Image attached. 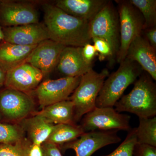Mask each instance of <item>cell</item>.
<instances>
[{
	"label": "cell",
	"instance_id": "obj_1",
	"mask_svg": "<svg viewBox=\"0 0 156 156\" xmlns=\"http://www.w3.org/2000/svg\"><path fill=\"white\" fill-rule=\"evenodd\" d=\"M44 24L50 39L66 47H83L92 37L89 21L67 14L52 4H42Z\"/></svg>",
	"mask_w": 156,
	"mask_h": 156
},
{
	"label": "cell",
	"instance_id": "obj_2",
	"mask_svg": "<svg viewBox=\"0 0 156 156\" xmlns=\"http://www.w3.org/2000/svg\"><path fill=\"white\" fill-rule=\"evenodd\" d=\"M151 76L143 72L134 82V87L115 104L118 112H128L139 118H149L156 115V84Z\"/></svg>",
	"mask_w": 156,
	"mask_h": 156
},
{
	"label": "cell",
	"instance_id": "obj_3",
	"mask_svg": "<svg viewBox=\"0 0 156 156\" xmlns=\"http://www.w3.org/2000/svg\"><path fill=\"white\" fill-rule=\"evenodd\" d=\"M143 71L137 62L126 57L118 69L105 79L96 99V107H113Z\"/></svg>",
	"mask_w": 156,
	"mask_h": 156
},
{
	"label": "cell",
	"instance_id": "obj_4",
	"mask_svg": "<svg viewBox=\"0 0 156 156\" xmlns=\"http://www.w3.org/2000/svg\"><path fill=\"white\" fill-rule=\"evenodd\" d=\"M109 75L108 70L105 69L100 73L91 69L81 76L79 85L69 98L74 105L75 122L96 107V99Z\"/></svg>",
	"mask_w": 156,
	"mask_h": 156
},
{
	"label": "cell",
	"instance_id": "obj_5",
	"mask_svg": "<svg viewBox=\"0 0 156 156\" xmlns=\"http://www.w3.org/2000/svg\"><path fill=\"white\" fill-rule=\"evenodd\" d=\"M120 25V47L116 59L121 63L127 56L129 46L142 33L144 21L141 13L129 1H115Z\"/></svg>",
	"mask_w": 156,
	"mask_h": 156
},
{
	"label": "cell",
	"instance_id": "obj_6",
	"mask_svg": "<svg viewBox=\"0 0 156 156\" xmlns=\"http://www.w3.org/2000/svg\"><path fill=\"white\" fill-rule=\"evenodd\" d=\"M89 24L92 39L98 38L108 42L116 58L120 47V25L118 11L112 2L109 1Z\"/></svg>",
	"mask_w": 156,
	"mask_h": 156
},
{
	"label": "cell",
	"instance_id": "obj_7",
	"mask_svg": "<svg viewBox=\"0 0 156 156\" xmlns=\"http://www.w3.org/2000/svg\"><path fill=\"white\" fill-rule=\"evenodd\" d=\"M131 117L118 112L113 107H95L84 115L80 126L84 132L98 131L131 130Z\"/></svg>",
	"mask_w": 156,
	"mask_h": 156
},
{
	"label": "cell",
	"instance_id": "obj_8",
	"mask_svg": "<svg viewBox=\"0 0 156 156\" xmlns=\"http://www.w3.org/2000/svg\"><path fill=\"white\" fill-rule=\"evenodd\" d=\"M38 11L29 1L1 0L0 26L11 27L39 23Z\"/></svg>",
	"mask_w": 156,
	"mask_h": 156
},
{
	"label": "cell",
	"instance_id": "obj_9",
	"mask_svg": "<svg viewBox=\"0 0 156 156\" xmlns=\"http://www.w3.org/2000/svg\"><path fill=\"white\" fill-rule=\"evenodd\" d=\"M79 77H63L42 82L34 90L42 109L57 102L67 100L80 81Z\"/></svg>",
	"mask_w": 156,
	"mask_h": 156
},
{
	"label": "cell",
	"instance_id": "obj_10",
	"mask_svg": "<svg viewBox=\"0 0 156 156\" xmlns=\"http://www.w3.org/2000/svg\"><path fill=\"white\" fill-rule=\"evenodd\" d=\"M118 131H98L85 132L78 138L63 144L64 150H73L76 156H91L101 148L118 143L121 138Z\"/></svg>",
	"mask_w": 156,
	"mask_h": 156
},
{
	"label": "cell",
	"instance_id": "obj_11",
	"mask_svg": "<svg viewBox=\"0 0 156 156\" xmlns=\"http://www.w3.org/2000/svg\"><path fill=\"white\" fill-rule=\"evenodd\" d=\"M34 106L28 94L7 88L0 92V111L11 121L25 119L33 112Z\"/></svg>",
	"mask_w": 156,
	"mask_h": 156
},
{
	"label": "cell",
	"instance_id": "obj_12",
	"mask_svg": "<svg viewBox=\"0 0 156 156\" xmlns=\"http://www.w3.org/2000/svg\"><path fill=\"white\" fill-rule=\"evenodd\" d=\"M44 76L41 72L27 62H24L6 73L4 86L28 94L35 90Z\"/></svg>",
	"mask_w": 156,
	"mask_h": 156
},
{
	"label": "cell",
	"instance_id": "obj_13",
	"mask_svg": "<svg viewBox=\"0 0 156 156\" xmlns=\"http://www.w3.org/2000/svg\"><path fill=\"white\" fill-rule=\"evenodd\" d=\"M65 47L51 39L45 40L37 45L25 62L40 70L44 76L47 75L56 68Z\"/></svg>",
	"mask_w": 156,
	"mask_h": 156
},
{
	"label": "cell",
	"instance_id": "obj_14",
	"mask_svg": "<svg viewBox=\"0 0 156 156\" xmlns=\"http://www.w3.org/2000/svg\"><path fill=\"white\" fill-rule=\"evenodd\" d=\"M4 41L23 46H34L50 39L44 23L2 27Z\"/></svg>",
	"mask_w": 156,
	"mask_h": 156
},
{
	"label": "cell",
	"instance_id": "obj_15",
	"mask_svg": "<svg viewBox=\"0 0 156 156\" xmlns=\"http://www.w3.org/2000/svg\"><path fill=\"white\" fill-rule=\"evenodd\" d=\"M126 57L137 62L154 81L156 80V50L142 33L131 43Z\"/></svg>",
	"mask_w": 156,
	"mask_h": 156
},
{
	"label": "cell",
	"instance_id": "obj_16",
	"mask_svg": "<svg viewBox=\"0 0 156 156\" xmlns=\"http://www.w3.org/2000/svg\"><path fill=\"white\" fill-rule=\"evenodd\" d=\"M56 68L64 77H79L92 69L82 54V47H66L62 50Z\"/></svg>",
	"mask_w": 156,
	"mask_h": 156
},
{
	"label": "cell",
	"instance_id": "obj_17",
	"mask_svg": "<svg viewBox=\"0 0 156 156\" xmlns=\"http://www.w3.org/2000/svg\"><path fill=\"white\" fill-rule=\"evenodd\" d=\"M107 0H57L54 5L67 14L90 22L107 4Z\"/></svg>",
	"mask_w": 156,
	"mask_h": 156
},
{
	"label": "cell",
	"instance_id": "obj_18",
	"mask_svg": "<svg viewBox=\"0 0 156 156\" xmlns=\"http://www.w3.org/2000/svg\"><path fill=\"white\" fill-rule=\"evenodd\" d=\"M37 45L20 46L4 41L0 43V68L6 73L24 63Z\"/></svg>",
	"mask_w": 156,
	"mask_h": 156
},
{
	"label": "cell",
	"instance_id": "obj_19",
	"mask_svg": "<svg viewBox=\"0 0 156 156\" xmlns=\"http://www.w3.org/2000/svg\"><path fill=\"white\" fill-rule=\"evenodd\" d=\"M73 103L69 98L44 108L41 111L34 112L53 125L76 124L74 120Z\"/></svg>",
	"mask_w": 156,
	"mask_h": 156
},
{
	"label": "cell",
	"instance_id": "obj_20",
	"mask_svg": "<svg viewBox=\"0 0 156 156\" xmlns=\"http://www.w3.org/2000/svg\"><path fill=\"white\" fill-rule=\"evenodd\" d=\"M23 125L32 143L39 145L46 142L54 126L36 115L25 119Z\"/></svg>",
	"mask_w": 156,
	"mask_h": 156
},
{
	"label": "cell",
	"instance_id": "obj_21",
	"mask_svg": "<svg viewBox=\"0 0 156 156\" xmlns=\"http://www.w3.org/2000/svg\"><path fill=\"white\" fill-rule=\"evenodd\" d=\"M84 133L80 126L76 124L55 125L46 142L62 145L75 140Z\"/></svg>",
	"mask_w": 156,
	"mask_h": 156
},
{
	"label": "cell",
	"instance_id": "obj_22",
	"mask_svg": "<svg viewBox=\"0 0 156 156\" xmlns=\"http://www.w3.org/2000/svg\"><path fill=\"white\" fill-rule=\"evenodd\" d=\"M139 119V126L135 128L137 143L156 147V117Z\"/></svg>",
	"mask_w": 156,
	"mask_h": 156
},
{
	"label": "cell",
	"instance_id": "obj_23",
	"mask_svg": "<svg viewBox=\"0 0 156 156\" xmlns=\"http://www.w3.org/2000/svg\"><path fill=\"white\" fill-rule=\"evenodd\" d=\"M129 1L138 9L142 15L144 21V30L156 27V0H130Z\"/></svg>",
	"mask_w": 156,
	"mask_h": 156
},
{
	"label": "cell",
	"instance_id": "obj_24",
	"mask_svg": "<svg viewBox=\"0 0 156 156\" xmlns=\"http://www.w3.org/2000/svg\"><path fill=\"white\" fill-rule=\"evenodd\" d=\"M23 139L22 130L18 127L0 123V144H14Z\"/></svg>",
	"mask_w": 156,
	"mask_h": 156
},
{
	"label": "cell",
	"instance_id": "obj_25",
	"mask_svg": "<svg viewBox=\"0 0 156 156\" xmlns=\"http://www.w3.org/2000/svg\"><path fill=\"white\" fill-rule=\"evenodd\" d=\"M31 144L24 139L14 144H0V156H28Z\"/></svg>",
	"mask_w": 156,
	"mask_h": 156
},
{
	"label": "cell",
	"instance_id": "obj_26",
	"mask_svg": "<svg viewBox=\"0 0 156 156\" xmlns=\"http://www.w3.org/2000/svg\"><path fill=\"white\" fill-rule=\"evenodd\" d=\"M136 143L135 128H131L126 139L115 150L108 155L101 156H133V151Z\"/></svg>",
	"mask_w": 156,
	"mask_h": 156
},
{
	"label": "cell",
	"instance_id": "obj_27",
	"mask_svg": "<svg viewBox=\"0 0 156 156\" xmlns=\"http://www.w3.org/2000/svg\"><path fill=\"white\" fill-rule=\"evenodd\" d=\"M92 41L97 52L98 59L102 61L108 59L110 62L113 63L115 57L110 45L106 41L98 38H93Z\"/></svg>",
	"mask_w": 156,
	"mask_h": 156
},
{
	"label": "cell",
	"instance_id": "obj_28",
	"mask_svg": "<svg viewBox=\"0 0 156 156\" xmlns=\"http://www.w3.org/2000/svg\"><path fill=\"white\" fill-rule=\"evenodd\" d=\"M133 156H156V147L136 143L133 151Z\"/></svg>",
	"mask_w": 156,
	"mask_h": 156
},
{
	"label": "cell",
	"instance_id": "obj_29",
	"mask_svg": "<svg viewBox=\"0 0 156 156\" xmlns=\"http://www.w3.org/2000/svg\"><path fill=\"white\" fill-rule=\"evenodd\" d=\"M82 54L84 60L89 65H92L95 56L98 55L95 47L91 43H88L82 47Z\"/></svg>",
	"mask_w": 156,
	"mask_h": 156
},
{
	"label": "cell",
	"instance_id": "obj_30",
	"mask_svg": "<svg viewBox=\"0 0 156 156\" xmlns=\"http://www.w3.org/2000/svg\"><path fill=\"white\" fill-rule=\"evenodd\" d=\"M44 156H62L58 146L45 142L41 145Z\"/></svg>",
	"mask_w": 156,
	"mask_h": 156
},
{
	"label": "cell",
	"instance_id": "obj_31",
	"mask_svg": "<svg viewBox=\"0 0 156 156\" xmlns=\"http://www.w3.org/2000/svg\"><path fill=\"white\" fill-rule=\"evenodd\" d=\"M142 32L144 33V35H143L147 40L150 44L156 50V27L146 29Z\"/></svg>",
	"mask_w": 156,
	"mask_h": 156
},
{
	"label": "cell",
	"instance_id": "obj_32",
	"mask_svg": "<svg viewBox=\"0 0 156 156\" xmlns=\"http://www.w3.org/2000/svg\"><path fill=\"white\" fill-rule=\"evenodd\" d=\"M28 156H44L41 145L32 143L30 147Z\"/></svg>",
	"mask_w": 156,
	"mask_h": 156
},
{
	"label": "cell",
	"instance_id": "obj_33",
	"mask_svg": "<svg viewBox=\"0 0 156 156\" xmlns=\"http://www.w3.org/2000/svg\"><path fill=\"white\" fill-rule=\"evenodd\" d=\"M6 73L0 68V87L4 86L5 79Z\"/></svg>",
	"mask_w": 156,
	"mask_h": 156
},
{
	"label": "cell",
	"instance_id": "obj_34",
	"mask_svg": "<svg viewBox=\"0 0 156 156\" xmlns=\"http://www.w3.org/2000/svg\"><path fill=\"white\" fill-rule=\"evenodd\" d=\"M4 41V34H3L2 27L0 26V43Z\"/></svg>",
	"mask_w": 156,
	"mask_h": 156
},
{
	"label": "cell",
	"instance_id": "obj_35",
	"mask_svg": "<svg viewBox=\"0 0 156 156\" xmlns=\"http://www.w3.org/2000/svg\"><path fill=\"white\" fill-rule=\"evenodd\" d=\"M1 0H0V2H1Z\"/></svg>",
	"mask_w": 156,
	"mask_h": 156
}]
</instances>
